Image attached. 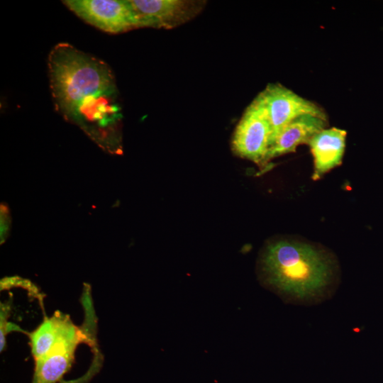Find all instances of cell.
Returning <instances> with one entry per match:
<instances>
[{
	"instance_id": "9c48e42d",
	"label": "cell",
	"mask_w": 383,
	"mask_h": 383,
	"mask_svg": "<svg viewBox=\"0 0 383 383\" xmlns=\"http://www.w3.org/2000/svg\"><path fill=\"white\" fill-rule=\"evenodd\" d=\"M346 135V131L343 129L326 128L311 138L308 145L313 157V180L319 179L340 165L345 152Z\"/></svg>"
},
{
	"instance_id": "52a82bcc",
	"label": "cell",
	"mask_w": 383,
	"mask_h": 383,
	"mask_svg": "<svg viewBox=\"0 0 383 383\" xmlns=\"http://www.w3.org/2000/svg\"><path fill=\"white\" fill-rule=\"evenodd\" d=\"M86 338L70 318L48 351L35 360L31 383H57L70 370L79 343Z\"/></svg>"
},
{
	"instance_id": "277c9868",
	"label": "cell",
	"mask_w": 383,
	"mask_h": 383,
	"mask_svg": "<svg viewBox=\"0 0 383 383\" xmlns=\"http://www.w3.org/2000/svg\"><path fill=\"white\" fill-rule=\"evenodd\" d=\"M258 96L271 126V144L287 125L301 116L311 114L327 118L321 106L280 84H269Z\"/></svg>"
},
{
	"instance_id": "30bf717a",
	"label": "cell",
	"mask_w": 383,
	"mask_h": 383,
	"mask_svg": "<svg viewBox=\"0 0 383 383\" xmlns=\"http://www.w3.org/2000/svg\"><path fill=\"white\" fill-rule=\"evenodd\" d=\"M70 318L67 314L56 311L52 316L45 317L29 335L31 353L35 360L48 351Z\"/></svg>"
},
{
	"instance_id": "3957f363",
	"label": "cell",
	"mask_w": 383,
	"mask_h": 383,
	"mask_svg": "<svg viewBox=\"0 0 383 383\" xmlns=\"http://www.w3.org/2000/svg\"><path fill=\"white\" fill-rule=\"evenodd\" d=\"M272 128L263 104L258 96L245 109L232 140L233 152L260 166L267 164Z\"/></svg>"
},
{
	"instance_id": "6da1fadb",
	"label": "cell",
	"mask_w": 383,
	"mask_h": 383,
	"mask_svg": "<svg viewBox=\"0 0 383 383\" xmlns=\"http://www.w3.org/2000/svg\"><path fill=\"white\" fill-rule=\"evenodd\" d=\"M48 65L56 110L67 120L100 130L120 120L115 78L106 62L60 43L50 51Z\"/></svg>"
},
{
	"instance_id": "7a4b0ae2",
	"label": "cell",
	"mask_w": 383,
	"mask_h": 383,
	"mask_svg": "<svg viewBox=\"0 0 383 383\" xmlns=\"http://www.w3.org/2000/svg\"><path fill=\"white\" fill-rule=\"evenodd\" d=\"M260 284L287 304L311 306L335 294L339 270L335 257L309 243L282 239L267 243L257 265Z\"/></svg>"
},
{
	"instance_id": "ba28073f",
	"label": "cell",
	"mask_w": 383,
	"mask_h": 383,
	"mask_svg": "<svg viewBox=\"0 0 383 383\" xmlns=\"http://www.w3.org/2000/svg\"><path fill=\"white\" fill-rule=\"evenodd\" d=\"M327 123V118L311 114L293 120L272 141L267 155V163L274 157L295 152L299 145H308L316 134L326 128Z\"/></svg>"
},
{
	"instance_id": "5b68a950",
	"label": "cell",
	"mask_w": 383,
	"mask_h": 383,
	"mask_svg": "<svg viewBox=\"0 0 383 383\" xmlns=\"http://www.w3.org/2000/svg\"><path fill=\"white\" fill-rule=\"evenodd\" d=\"M67 7L77 16L109 33H121L138 28L128 0H66Z\"/></svg>"
},
{
	"instance_id": "8992f818",
	"label": "cell",
	"mask_w": 383,
	"mask_h": 383,
	"mask_svg": "<svg viewBox=\"0 0 383 383\" xmlns=\"http://www.w3.org/2000/svg\"><path fill=\"white\" fill-rule=\"evenodd\" d=\"M138 28L170 29L192 20L203 9L205 1L128 0Z\"/></svg>"
}]
</instances>
